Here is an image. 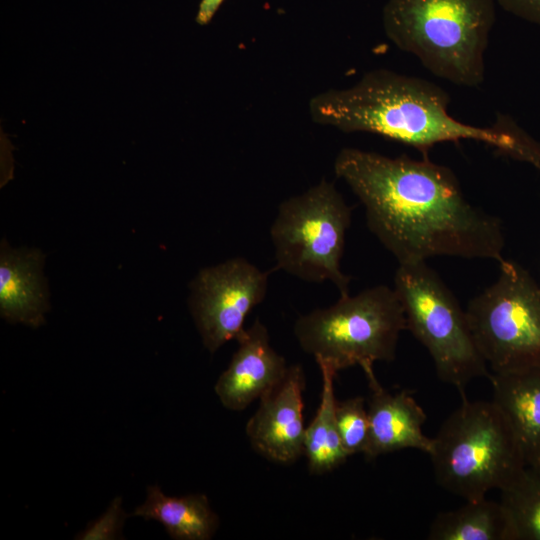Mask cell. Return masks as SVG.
Masks as SVG:
<instances>
[{
  "label": "cell",
  "mask_w": 540,
  "mask_h": 540,
  "mask_svg": "<svg viewBox=\"0 0 540 540\" xmlns=\"http://www.w3.org/2000/svg\"><path fill=\"white\" fill-rule=\"evenodd\" d=\"M369 441L364 455L374 459L402 449H417L427 454L432 438L423 433L426 414L408 391L385 390L377 378L368 381Z\"/></svg>",
  "instance_id": "cell-12"
},
{
  "label": "cell",
  "mask_w": 540,
  "mask_h": 540,
  "mask_svg": "<svg viewBox=\"0 0 540 540\" xmlns=\"http://www.w3.org/2000/svg\"><path fill=\"white\" fill-rule=\"evenodd\" d=\"M495 1L388 0L382 14L384 31L435 76L478 87L485 78Z\"/></svg>",
  "instance_id": "cell-3"
},
{
  "label": "cell",
  "mask_w": 540,
  "mask_h": 540,
  "mask_svg": "<svg viewBox=\"0 0 540 540\" xmlns=\"http://www.w3.org/2000/svg\"><path fill=\"white\" fill-rule=\"evenodd\" d=\"M492 401L503 413L526 465L540 452V365L490 373Z\"/></svg>",
  "instance_id": "cell-13"
},
{
  "label": "cell",
  "mask_w": 540,
  "mask_h": 540,
  "mask_svg": "<svg viewBox=\"0 0 540 540\" xmlns=\"http://www.w3.org/2000/svg\"><path fill=\"white\" fill-rule=\"evenodd\" d=\"M351 215L334 183L325 179L284 200L270 227L275 269L306 282L330 281L340 295L348 294L351 278L341 259Z\"/></svg>",
  "instance_id": "cell-6"
},
{
  "label": "cell",
  "mask_w": 540,
  "mask_h": 540,
  "mask_svg": "<svg viewBox=\"0 0 540 540\" xmlns=\"http://www.w3.org/2000/svg\"><path fill=\"white\" fill-rule=\"evenodd\" d=\"M42 255L37 251H9L0 257V311L11 322L38 327L44 322L47 294L41 278Z\"/></svg>",
  "instance_id": "cell-14"
},
{
  "label": "cell",
  "mask_w": 540,
  "mask_h": 540,
  "mask_svg": "<svg viewBox=\"0 0 540 540\" xmlns=\"http://www.w3.org/2000/svg\"><path fill=\"white\" fill-rule=\"evenodd\" d=\"M500 494L513 540H540V473L526 465Z\"/></svg>",
  "instance_id": "cell-18"
},
{
  "label": "cell",
  "mask_w": 540,
  "mask_h": 540,
  "mask_svg": "<svg viewBox=\"0 0 540 540\" xmlns=\"http://www.w3.org/2000/svg\"><path fill=\"white\" fill-rule=\"evenodd\" d=\"M507 12L540 26V0H496Z\"/></svg>",
  "instance_id": "cell-21"
},
{
  "label": "cell",
  "mask_w": 540,
  "mask_h": 540,
  "mask_svg": "<svg viewBox=\"0 0 540 540\" xmlns=\"http://www.w3.org/2000/svg\"><path fill=\"white\" fill-rule=\"evenodd\" d=\"M223 1L224 0H201L195 18L196 23L201 26L207 25L212 20Z\"/></svg>",
  "instance_id": "cell-22"
},
{
  "label": "cell",
  "mask_w": 540,
  "mask_h": 540,
  "mask_svg": "<svg viewBox=\"0 0 540 540\" xmlns=\"http://www.w3.org/2000/svg\"><path fill=\"white\" fill-rule=\"evenodd\" d=\"M459 393L461 405L432 438L428 455L438 484L468 501L500 490L526 462L496 404L471 401L464 391Z\"/></svg>",
  "instance_id": "cell-5"
},
{
  "label": "cell",
  "mask_w": 540,
  "mask_h": 540,
  "mask_svg": "<svg viewBox=\"0 0 540 540\" xmlns=\"http://www.w3.org/2000/svg\"><path fill=\"white\" fill-rule=\"evenodd\" d=\"M322 377L319 407L305 430L304 455L312 474H324L343 464L349 457L337 428L334 378L336 372L318 365Z\"/></svg>",
  "instance_id": "cell-17"
},
{
  "label": "cell",
  "mask_w": 540,
  "mask_h": 540,
  "mask_svg": "<svg viewBox=\"0 0 540 540\" xmlns=\"http://www.w3.org/2000/svg\"><path fill=\"white\" fill-rule=\"evenodd\" d=\"M528 466H531V467L534 468L537 472L540 473V452H539L538 455L531 461V463L528 464Z\"/></svg>",
  "instance_id": "cell-23"
},
{
  "label": "cell",
  "mask_w": 540,
  "mask_h": 540,
  "mask_svg": "<svg viewBox=\"0 0 540 540\" xmlns=\"http://www.w3.org/2000/svg\"><path fill=\"white\" fill-rule=\"evenodd\" d=\"M393 288L407 329L429 352L440 380L462 392L473 379L489 377L466 311L426 261L399 264Z\"/></svg>",
  "instance_id": "cell-7"
},
{
  "label": "cell",
  "mask_w": 540,
  "mask_h": 540,
  "mask_svg": "<svg viewBox=\"0 0 540 540\" xmlns=\"http://www.w3.org/2000/svg\"><path fill=\"white\" fill-rule=\"evenodd\" d=\"M304 389L302 366H289L281 382L260 398L248 420L246 435L253 449L267 459L287 464L304 455Z\"/></svg>",
  "instance_id": "cell-10"
},
{
  "label": "cell",
  "mask_w": 540,
  "mask_h": 540,
  "mask_svg": "<svg viewBox=\"0 0 540 540\" xmlns=\"http://www.w3.org/2000/svg\"><path fill=\"white\" fill-rule=\"evenodd\" d=\"M334 171L358 197L367 226L399 264L434 256L501 262V222L471 205L446 166L343 148Z\"/></svg>",
  "instance_id": "cell-1"
},
{
  "label": "cell",
  "mask_w": 540,
  "mask_h": 540,
  "mask_svg": "<svg viewBox=\"0 0 540 540\" xmlns=\"http://www.w3.org/2000/svg\"><path fill=\"white\" fill-rule=\"evenodd\" d=\"M270 273L236 257L197 274L191 284L190 309L211 353L245 330L247 316L266 297Z\"/></svg>",
  "instance_id": "cell-9"
},
{
  "label": "cell",
  "mask_w": 540,
  "mask_h": 540,
  "mask_svg": "<svg viewBox=\"0 0 540 540\" xmlns=\"http://www.w3.org/2000/svg\"><path fill=\"white\" fill-rule=\"evenodd\" d=\"M406 329L396 291L377 285L356 295H340L333 305L301 315L293 332L318 365L336 373L359 365L370 381L376 378L374 363L395 358L400 333Z\"/></svg>",
  "instance_id": "cell-4"
},
{
  "label": "cell",
  "mask_w": 540,
  "mask_h": 540,
  "mask_svg": "<svg viewBox=\"0 0 540 540\" xmlns=\"http://www.w3.org/2000/svg\"><path fill=\"white\" fill-rule=\"evenodd\" d=\"M236 341L238 347L219 376L215 392L225 408L241 411L277 386L289 366L272 347L269 332L259 319L245 328Z\"/></svg>",
  "instance_id": "cell-11"
},
{
  "label": "cell",
  "mask_w": 540,
  "mask_h": 540,
  "mask_svg": "<svg viewBox=\"0 0 540 540\" xmlns=\"http://www.w3.org/2000/svg\"><path fill=\"white\" fill-rule=\"evenodd\" d=\"M429 540H513L500 502L486 497L468 500L455 510L439 513L431 523Z\"/></svg>",
  "instance_id": "cell-16"
},
{
  "label": "cell",
  "mask_w": 540,
  "mask_h": 540,
  "mask_svg": "<svg viewBox=\"0 0 540 540\" xmlns=\"http://www.w3.org/2000/svg\"><path fill=\"white\" fill-rule=\"evenodd\" d=\"M466 309L475 344L494 373L540 365V288L514 262Z\"/></svg>",
  "instance_id": "cell-8"
},
{
  "label": "cell",
  "mask_w": 540,
  "mask_h": 540,
  "mask_svg": "<svg viewBox=\"0 0 540 540\" xmlns=\"http://www.w3.org/2000/svg\"><path fill=\"white\" fill-rule=\"evenodd\" d=\"M448 93L426 79L379 68L349 88L330 89L309 100L311 119L345 133L367 132L412 146L427 157L442 142L475 140L540 169V145L500 116L477 127L448 113Z\"/></svg>",
  "instance_id": "cell-2"
},
{
  "label": "cell",
  "mask_w": 540,
  "mask_h": 540,
  "mask_svg": "<svg viewBox=\"0 0 540 540\" xmlns=\"http://www.w3.org/2000/svg\"><path fill=\"white\" fill-rule=\"evenodd\" d=\"M336 421L342 445L349 456L365 453L369 441V418L361 396L337 401Z\"/></svg>",
  "instance_id": "cell-19"
},
{
  "label": "cell",
  "mask_w": 540,
  "mask_h": 540,
  "mask_svg": "<svg viewBox=\"0 0 540 540\" xmlns=\"http://www.w3.org/2000/svg\"><path fill=\"white\" fill-rule=\"evenodd\" d=\"M133 515L160 522L169 536L177 540H208L219 526V518L203 494L170 497L149 486L145 502Z\"/></svg>",
  "instance_id": "cell-15"
},
{
  "label": "cell",
  "mask_w": 540,
  "mask_h": 540,
  "mask_svg": "<svg viewBox=\"0 0 540 540\" xmlns=\"http://www.w3.org/2000/svg\"><path fill=\"white\" fill-rule=\"evenodd\" d=\"M125 520V513L121 509V499L116 498L109 509L97 521L82 531L77 539H115Z\"/></svg>",
  "instance_id": "cell-20"
}]
</instances>
